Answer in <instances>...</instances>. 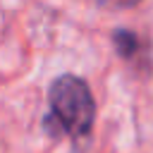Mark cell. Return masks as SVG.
Masks as SVG:
<instances>
[{"mask_svg": "<svg viewBox=\"0 0 153 153\" xmlns=\"http://www.w3.org/2000/svg\"><path fill=\"white\" fill-rule=\"evenodd\" d=\"M112 45H115L117 55L124 57V60H131V57L139 53V48H141L139 36H136L134 31H129V29H117V31L112 33Z\"/></svg>", "mask_w": 153, "mask_h": 153, "instance_id": "7a4b0ae2", "label": "cell"}, {"mask_svg": "<svg viewBox=\"0 0 153 153\" xmlns=\"http://www.w3.org/2000/svg\"><path fill=\"white\" fill-rule=\"evenodd\" d=\"M50 115L45 117V129L50 134H67L74 141L86 139L93 129L96 103L88 84L74 74H60L48 86Z\"/></svg>", "mask_w": 153, "mask_h": 153, "instance_id": "6da1fadb", "label": "cell"}, {"mask_svg": "<svg viewBox=\"0 0 153 153\" xmlns=\"http://www.w3.org/2000/svg\"><path fill=\"white\" fill-rule=\"evenodd\" d=\"M98 5H105V7H115V10H127V7H134L139 5L141 0H96Z\"/></svg>", "mask_w": 153, "mask_h": 153, "instance_id": "3957f363", "label": "cell"}]
</instances>
